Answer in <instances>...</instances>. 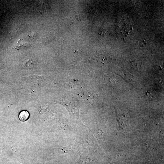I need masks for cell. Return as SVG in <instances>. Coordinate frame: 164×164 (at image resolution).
Returning a JSON list of instances; mask_svg holds the SVG:
<instances>
[{"label":"cell","instance_id":"1","mask_svg":"<svg viewBox=\"0 0 164 164\" xmlns=\"http://www.w3.org/2000/svg\"><path fill=\"white\" fill-rule=\"evenodd\" d=\"M130 20L126 19L121 21L119 23V26L120 28V33L123 36L126 37L129 34L131 27L130 26Z\"/></svg>","mask_w":164,"mask_h":164},{"label":"cell","instance_id":"2","mask_svg":"<svg viewBox=\"0 0 164 164\" xmlns=\"http://www.w3.org/2000/svg\"><path fill=\"white\" fill-rule=\"evenodd\" d=\"M29 117V113L26 111H23L19 114V119L22 121H26L28 119Z\"/></svg>","mask_w":164,"mask_h":164},{"label":"cell","instance_id":"3","mask_svg":"<svg viewBox=\"0 0 164 164\" xmlns=\"http://www.w3.org/2000/svg\"><path fill=\"white\" fill-rule=\"evenodd\" d=\"M61 151L62 153H70L73 151V150L72 148L70 146H67V147L62 148L61 149Z\"/></svg>","mask_w":164,"mask_h":164}]
</instances>
